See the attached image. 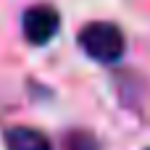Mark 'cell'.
<instances>
[{"mask_svg":"<svg viewBox=\"0 0 150 150\" xmlns=\"http://www.w3.org/2000/svg\"><path fill=\"white\" fill-rule=\"evenodd\" d=\"M79 45L98 63H116L124 55V50H127L124 32L116 24H111V21H92V24H87L79 32Z\"/></svg>","mask_w":150,"mask_h":150,"instance_id":"cell-1","label":"cell"},{"mask_svg":"<svg viewBox=\"0 0 150 150\" xmlns=\"http://www.w3.org/2000/svg\"><path fill=\"white\" fill-rule=\"evenodd\" d=\"M61 26V16L53 5L47 3H40V5H32L24 11L21 16V29H24V37L32 42V45H47L55 32Z\"/></svg>","mask_w":150,"mask_h":150,"instance_id":"cell-2","label":"cell"},{"mask_svg":"<svg viewBox=\"0 0 150 150\" xmlns=\"http://www.w3.org/2000/svg\"><path fill=\"white\" fill-rule=\"evenodd\" d=\"M3 140L8 150H53L50 140L32 127H11L3 132Z\"/></svg>","mask_w":150,"mask_h":150,"instance_id":"cell-3","label":"cell"},{"mask_svg":"<svg viewBox=\"0 0 150 150\" xmlns=\"http://www.w3.org/2000/svg\"><path fill=\"white\" fill-rule=\"evenodd\" d=\"M66 150H98V142L87 132H74L66 140Z\"/></svg>","mask_w":150,"mask_h":150,"instance_id":"cell-4","label":"cell"}]
</instances>
